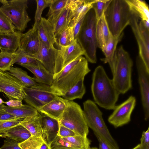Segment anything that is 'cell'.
<instances>
[{
  "mask_svg": "<svg viewBox=\"0 0 149 149\" xmlns=\"http://www.w3.org/2000/svg\"><path fill=\"white\" fill-rule=\"evenodd\" d=\"M90 71L85 58L78 57L54 74L50 86L52 92L58 96L63 95Z\"/></svg>",
  "mask_w": 149,
  "mask_h": 149,
  "instance_id": "cell-1",
  "label": "cell"
},
{
  "mask_svg": "<svg viewBox=\"0 0 149 149\" xmlns=\"http://www.w3.org/2000/svg\"><path fill=\"white\" fill-rule=\"evenodd\" d=\"M91 88L96 104L107 110L114 109L120 94L101 65L96 67L93 73Z\"/></svg>",
  "mask_w": 149,
  "mask_h": 149,
  "instance_id": "cell-2",
  "label": "cell"
},
{
  "mask_svg": "<svg viewBox=\"0 0 149 149\" xmlns=\"http://www.w3.org/2000/svg\"><path fill=\"white\" fill-rule=\"evenodd\" d=\"M97 19L94 9L91 8L85 15L81 29L77 37L84 55L88 62L95 63L96 50L98 47L96 35Z\"/></svg>",
  "mask_w": 149,
  "mask_h": 149,
  "instance_id": "cell-3",
  "label": "cell"
},
{
  "mask_svg": "<svg viewBox=\"0 0 149 149\" xmlns=\"http://www.w3.org/2000/svg\"><path fill=\"white\" fill-rule=\"evenodd\" d=\"M114 69L112 81L120 94H124L132 88V74L133 62L128 53L121 45L114 56Z\"/></svg>",
  "mask_w": 149,
  "mask_h": 149,
  "instance_id": "cell-4",
  "label": "cell"
},
{
  "mask_svg": "<svg viewBox=\"0 0 149 149\" xmlns=\"http://www.w3.org/2000/svg\"><path fill=\"white\" fill-rule=\"evenodd\" d=\"M132 12L125 0H111L104 15L111 35L118 38L129 25Z\"/></svg>",
  "mask_w": 149,
  "mask_h": 149,
  "instance_id": "cell-5",
  "label": "cell"
},
{
  "mask_svg": "<svg viewBox=\"0 0 149 149\" xmlns=\"http://www.w3.org/2000/svg\"><path fill=\"white\" fill-rule=\"evenodd\" d=\"M84 116L88 127L100 135L112 149H119L102 117V113L94 101L88 100L83 103Z\"/></svg>",
  "mask_w": 149,
  "mask_h": 149,
  "instance_id": "cell-6",
  "label": "cell"
},
{
  "mask_svg": "<svg viewBox=\"0 0 149 149\" xmlns=\"http://www.w3.org/2000/svg\"><path fill=\"white\" fill-rule=\"evenodd\" d=\"M60 125L74 131L77 135L87 137L88 127L80 106L72 101H68L66 107L58 120Z\"/></svg>",
  "mask_w": 149,
  "mask_h": 149,
  "instance_id": "cell-7",
  "label": "cell"
},
{
  "mask_svg": "<svg viewBox=\"0 0 149 149\" xmlns=\"http://www.w3.org/2000/svg\"><path fill=\"white\" fill-rule=\"evenodd\" d=\"M2 6L0 10L10 19L15 29L24 31L31 19L27 10V0H1Z\"/></svg>",
  "mask_w": 149,
  "mask_h": 149,
  "instance_id": "cell-8",
  "label": "cell"
},
{
  "mask_svg": "<svg viewBox=\"0 0 149 149\" xmlns=\"http://www.w3.org/2000/svg\"><path fill=\"white\" fill-rule=\"evenodd\" d=\"M132 12L129 25L135 36L139 47V56L149 71V29L143 21Z\"/></svg>",
  "mask_w": 149,
  "mask_h": 149,
  "instance_id": "cell-9",
  "label": "cell"
},
{
  "mask_svg": "<svg viewBox=\"0 0 149 149\" xmlns=\"http://www.w3.org/2000/svg\"><path fill=\"white\" fill-rule=\"evenodd\" d=\"M25 86L9 72L0 71V92L10 100L22 101L25 97L24 88Z\"/></svg>",
  "mask_w": 149,
  "mask_h": 149,
  "instance_id": "cell-10",
  "label": "cell"
},
{
  "mask_svg": "<svg viewBox=\"0 0 149 149\" xmlns=\"http://www.w3.org/2000/svg\"><path fill=\"white\" fill-rule=\"evenodd\" d=\"M136 103L135 97L131 95L120 104L116 105L108 117V122L115 128L128 123L131 121V114Z\"/></svg>",
  "mask_w": 149,
  "mask_h": 149,
  "instance_id": "cell-11",
  "label": "cell"
},
{
  "mask_svg": "<svg viewBox=\"0 0 149 149\" xmlns=\"http://www.w3.org/2000/svg\"><path fill=\"white\" fill-rule=\"evenodd\" d=\"M24 91L26 103L38 111L42 107L58 96L52 92L50 87L46 88L25 87Z\"/></svg>",
  "mask_w": 149,
  "mask_h": 149,
  "instance_id": "cell-12",
  "label": "cell"
},
{
  "mask_svg": "<svg viewBox=\"0 0 149 149\" xmlns=\"http://www.w3.org/2000/svg\"><path fill=\"white\" fill-rule=\"evenodd\" d=\"M59 47L60 49L58 50L54 63V74L58 72L67 65L84 54L77 39L68 45Z\"/></svg>",
  "mask_w": 149,
  "mask_h": 149,
  "instance_id": "cell-13",
  "label": "cell"
},
{
  "mask_svg": "<svg viewBox=\"0 0 149 149\" xmlns=\"http://www.w3.org/2000/svg\"><path fill=\"white\" fill-rule=\"evenodd\" d=\"M136 63L144 118L147 121L149 118V71L139 56Z\"/></svg>",
  "mask_w": 149,
  "mask_h": 149,
  "instance_id": "cell-14",
  "label": "cell"
},
{
  "mask_svg": "<svg viewBox=\"0 0 149 149\" xmlns=\"http://www.w3.org/2000/svg\"><path fill=\"white\" fill-rule=\"evenodd\" d=\"M40 44L37 28L33 26L26 33H22L19 49L34 58L39 52Z\"/></svg>",
  "mask_w": 149,
  "mask_h": 149,
  "instance_id": "cell-15",
  "label": "cell"
},
{
  "mask_svg": "<svg viewBox=\"0 0 149 149\" xmlns=\"http://www.w3.org/2000/svg\"><path fill=\"white\" fill-rule=\"evenodd\" d=\"M40 49L34 57L51 73L54 74V66L58 49L54 46L49 47L40 40Z\"/></svg>",
  "mask_w": 149,
  "mask_h": 149,
  "instance_id": "cell-16",
  "label": "cell"
},
{
  "mask_svg": "<svg viewBox=\"0 0 149 149\" xmlns=\"http://www.w3.org/2000/svg\"><path fill=\"white\" fill-rule=\"evenodd\" d=\"M41 115L42 137L50 148L52 143L58 136L59 123L57 120L45 115Z\"/></svg>",
  "mask_w": 149,
  "mask_h": 149,
  "instance_id": "cell-17",
  "label": "cell"
},
{
  "mask_svg": "<svg viewBox=\"0 0 149 149\" xmlns=\"http://www.w3.org/2000/svg\"><path fill=\"white\" fill-rule=\"evenodd\" d=\"M95 0H69L68 5L72 13V17L69 26L73 27L76 23L83 18L92 8Z\"/></svg>",
  "mask_w": 149,
  "mask_h": 149,
  "instance_id": "cell-18",
  "label": "cell"
},
{
  "mask_svg": "<svg viewBox=\"0 0 149 149\" xmlns=\"http://www.w3.org/2000/svg\"><path fill=\"white\" fill-rule=\"evenodd\" d=\"M68 101L58 96L41 108L38 112L58 120L67 106Z\"/></svg>",
  "mask_w": 149,
  "mask_h": 149,
  "instance_id": "cell-19",
  "label": "cell"
},
{
  "mask_svg": "<svg viewBox=\"0 0 149 149\" xmlns=\"http://www.w3.org/2000/svg\"><path fill=\"white\" fill-rule=\"evenodd\" d=\"M22 34V32L18 31L7 33L0 32L1 52H15L20 48Z\"/></svg>",
  "mask_w": 149,
  "mask_h": 149,
  "instance_id": "cell-20",
  "label": "cell"
},
{
  "mask_svg": "<svg viewBox=\"0 0 149 149\" xmlns=\"http://www.w3.org/2000/svg\"><path fill=\"white\" fill-rule=\"evenodd\" d=\"M37 31L40 40L48 47H53L55 44L58 45L54 27L47 19L41 18Z\"/></svg>",
  "mask_w": 149,
  "mask_h": 149,
  "instance_id": "cell-21",
  "label": "cell"
},
{
  "mask_svg": "<svg viewBox=\"0 0 149 149\" xmlns=\"http://www.w3.org/2000/svg\"><path fill=\"white\" fill-rule=\"evenodd\" d=\"M22 66L27 69L35 76L34 79L37 82L51 86L54 74L47 70L39 61L34 64H23Z\"/></svg>",
  "mask_w": 149,
  "mask_h": 149,
  "instance_id": "cell-22",
  "label": "cell"
},
{
  "mask_svg": "<svg viewBox=\"0 0 149 149\" xmlns=\"http://www.w3.org/2000/svg\"><path fill=\"white\" fill-rule=\"evenodd\" d=\"M122 36L118 37H113L111 35L102 50L105 57L100 59L104 63H108L113 74L114 69V54L116 49L117 45L120 41Z\"/></svg>",
  "mask_w": 149,
  "mask_h": 149,
  "instance_id": "cell-23",
  "label": "cell"
},
{
  "mask_svg": "<svg viewBox=\"0 0 149 149\" xmlns=\"http://www.w3.org/2000/svg\"><path fill=\"white\" fill-rule=\"evenodd\" d=\"M9 73L19 80L25 86L28 87H36L40 88H46L50 86L37 82L33 78L29 76L25 71L21 68L11 67Z\"/></svg>",
  "mask_w": 149,
  "mask_h": 149,
  "instance_id": "cell-24",
  "label": "cell"
},
{
  "mask_svg": "<svg viewBox=\"0 0 149 149\" xmlns=\"http://www.w3.org/2000/svg\"><path fill=\"white\" fill-rule=\"evenodd\" d=\"M68 4L52 24L54 27V35L56 38L69 26L72 14Z\"/></svg>",
  "mask_w": 149,
  "mask_h": 149,
  "instance_id": "cell-25",
  "label": "cell"
},
{
  "mask_svg": "<svg viewBox=\"0 0 149 149\" xmlns=\"http://www.w3.org/2000/svg\"><path fill=\"white\" fill-rule=\"evenodd\" d=\"M42 115L39 113L36 115L24 118L20 125L25 127L31 136L42 137Z\"/></svg>",
  "mask_w": 149,
  "mask_h": 149,
  "instance_id": "cell-26",
  "label": "cell"
},
{
  "mask_svg": "<svg viewBox=\"0 0 149 149\" xmlns=\"http://www.w3.org/2000/svg\"><path fill=\"white\" fill-rule=\"evenodd\" d=\"M31 136L30 132L20 124L13 127L3 133H0V137L9 138L19 143L25 141Z\"/></svg>",
  "mask_w": 149,
  "mask_h": 149,
  "instance_id": "cell-27",
  "label": "cell"
},
{
  "mask_svg": "<svg viewBox=\"0 0 149 149\" xmlns=\"http://www.w3.org/2000/svg\"><path fill=\"white\" fill-rule=\"evenodd\" d=\"M96 35L98 47L102 49L111 35L104 14L100 19L97 20L96 28Z\"/></svg>",
  "mask_w": 149,
  "mask_h": 149,
  "instance_id": "cell-28",
  "label": "cell"
},
{
  "mask_svg": "<svg viewBox=\"0 0 149 149\" xmlns=\"http://www.w3.org/2000/svg\"><path fill=\"white\" fill-rule=\"evenodd\" d=\"M131 11L141 20L149 21V9L148 5L144 1L125 0Z\"/></svg>",
  "mask_w": 149,
  "mask_h": 149,
  "instance_id": "cell-29",
  "label": "cell"
},
{
  "mask_svg": "<svg viewBox=\"0 0 149 149\" xmlns=\"http://www.w3.org/2000/svg\"><path fill=\"white\" fill-rule=\"evenodd\" d=\"M4 109L16 118H24L35 115L38 113L36 109L28 104H23L21 107H17L5 106Z\"/></svg>",
  "mask_w": 149,
  "mask_h": 149,
  "instance_id": "cell-30",
  "label": "cell"
},
{
  "mask_svg": "<svg viewBox=\"0 0 149 149\" xmlns=\"http://www.w3.org/2000/svg\"><path fill=\"white\" fill-rule=\"evenodd\" d=\"M69 0H52L46 16L52 24L63 9L67 6Z\"/></svg>",
  "mask_w": 149,
  "mask_h": 149,
  "instance_id": "cell-31",
  "label": "cell"
},
{
  "mask_svg": "<svg viewBox=\"0 0 149 149\" xmlns=\"http://www.w3.org/2000/svg\"><path fill=\"white\" fill-rule=\"evenodd\" d=\"M84 81V79L79 81L62 96L63 98L68 101H72L76 99H81L86 93Z\"/></svg>",
  "mask_w": 149,
  "mask_h": 149,
  "instance_id": "cell-32",
  "label": "cell"
},
{
  "mask_svg": "<svg viewBox=\"0 0 149 149\" xmlns=\"http://www.w3.org/2000/svg\"><path fill=\"white\" fill-rule=\"evenodd\" d=\"M17 55V51L14 53L0 52V71H9L14 64V61Z\"/></svg>",
  "mask_w": 149,
  "mask_h": 149,
  "instance_id": "cell-33",
  "label": "cell"
},
{
  "mask_svg": "<svg viewBox=\"0 0 149 149\" xmlns=\"http://www.w3.org/2000/svg\"><path fill=\"white\" fill-rule=\"evenodd\" d=\"M58 37V46H65L70 45L74 40L73 27L69 26L63 31Z\"/></svg>",
  "mask_w": 149,
  "mask_h": 149,
  "instance_id": "cell-34",
  "label": "cell"
},
{
  "mask_svg": "<svg viewBox=\"0 0 149 149\" xmlns=\"http://www.w3.org/2000/svg\"><path fill=\"white\" fill-rule=\"evenodd\" d=\"M61 138L63 140L73 145L88 149L91 148L90 145L91 141L87 136L75 135L68 137Z\"/></svg>",
  "mask_w": 149,
  "mask_h": 149,
  "instance_id": "cell-35",
  "label": "cell"
},
{
  "mask_svg": "<svg viewBox=\"0 0 149 149\" xmlns=\"http://www.w3.org/2000/svg\"><path fill=\"white\" fill-rule=\"evenodd\" d=\"M45 142L42 137L31 136L19 145L22 149H38Z\"/></svg>",
  "mask_w": 149,
  "mask_h": 149,
  "instance_id": "cell-36",
  "label": "cell"
},
{
  "mask_svg": "<svg viewBox=\"0 0 149 149\" xmlns=\"http://www.w3.org/2000/svg\"><path fill=\"white\" fill-rule=\"evenodd\" d=\"M37 7L34 17V23L33 27L37 28L41 20L42 14L44 10L47 7H49L52 0H36Z\"/></svg>",
  "mask_w": 149,
  "mask_h": 149,
  "instance_id": "cell-37",
  "label": "cell"
},
{
  "mask_svg": "<svg viewBox=\"0 0 149 149\" xmlns=\"http://www.w3.org/2000/svg\"><path fill=\"white\" fill-rule=\"evenodd\" d=\"M15 28L10 19L0 10V32H14Z\"/></svg>",
  "mask_w": 149,
  "mask_h": 149,
  "instance_id": "cell-38",
  "label": "cell"
},
{
  "mask_svg": "<svg viewBox=\"0 0 149 149\" xmlns=\"http://www.w3.org/2000/svg\"><path fill=\"white\" fill-rule=\"evenodd\" d=\"M111 0H95L92 4L97 19H100L104 14Z\"/></svg>",
  "mask_w": 149,
  "mask_h": 149,
  "instance_id": "cell-39",
  "label": "cell"
},
{
  "mask_svg": "<svg viewBox=\"0 0 149 149\" xmlns=\"http://www.w3.org/2000/svg\"><path fill=\"white\" fill-rule=\"evenodd\" d=\"M50 149H88L73 145L58 136L52 143Z\"/></svg>",
  "mask_w": 149,
  "mask_h": 149,
  "instance_id": "cell-40",
  "label": "cell"
},
{
  "mask_svg": "<svg viewBox=\"0 0 149 149\" xmlns=\"http://www.w3.org/2000/svg\"><path fill=\"white\" fill-rule=\"evenodd\" d=\"M17 51L18 55L15 60L14 63H16L21 65L34 64L38 61L35 58L27 55L19 49Z\"/></svg>",
  "mask_w": 149,
  "mask_h": 149,
  "instance_id": "cell-41",
  "label": "cell"
},
{
  "mask_svg": "<svg viewBox=\"0 0 149 149\" xmlns=\"http://www.w3.org/2000/svg\"><path fill=\"white\" fill-rule=\"evenodd\" d=\"M24 119L16 118L8 120H0V133H3L13 127L19 124Z\"/></svg>",
  "mask_w": 149,
  "mask_h": 149,
  "instance_id": "cell-42",
  "label": "cell"
},
{
  "mask_svg": "<svg viewBox=\"0 0 149 149\" xmlns=\"http://www.w3.org/2000/svg\"><path fill=\"white\" fill-rule=\"evenodd\" d=\"M17 142L9 138H6L3 145L0 149H22Z\"/></svg>",
  "mask_w": 149,
  "mask_h": 149,
  "instance_id": "cell-43",
  "label": "cell"
},
{
  "mask_svg": "<svg viewBox=\"0 0 149 149\" xmlns=\"http://www.w3.org/2000/svg\"><path fill=\"white\" fill-rule=\"evenodd\" d=\"M140 149H149V129L143 132L140 139Z\"/></svg>",
  "mask_w": 149,
  "mask_h": 149,
  "instance_id": "cell-44",
  "label": "cell"
},
{
  "mask_svg": "<svg viewBox=\"0 0 149 149\" xmlns=\"http://www.w3.org/2000/svg\"><path fill=\"white\" fill-rule=\"evenodd\" d=\"M77 135L71 130L63 125H60L58 136L60 137H68Z\"/></svg>",
  "mask_w": 149,
  "mask_h": 149,
  "instance_id": "cell-45",
  "label": "cell"
},
{
  "mask_svg": "<svg viewBox=\"0 0 149 149\" xmlns=\"http://www.w3.org/2000/svg\"><path fill=\"white\" fill-rule=\"evenodd\" d=\"M94 133L99 143L98 149H112L100 135L96 133Z\"/></svg>",
  "mask_w": 149,
  "mask_h": 149,
  "instance_id": "cell-46",
  "label": "cell"
},
{
  "mask_svg": "<svg viewBox=\"0 0 149 149\" xmlns=\"http://www.w3.org/2000/svg\"><path fill=\"white\" fill-rule=\"evenodd\" d=\"M16 118L14 116L8 112L5 109L0 110V120H8Z\"/></svg>",
  "mask_w": 149,
  "mask_h": 149,
  "instance_id": "cell-47",
  "label": "cell"
},
{
  "mask_svg": "<svg viewBox=\"0 0 149 149\" xmlns=\"http://www.w3.org/2000/svg\"><path fill=\"white\" fill-rule=\"evenodd\" d=\"M3 103L8 106L11 107H19L23 105L22 101L13 100H10L8 101L4 102Z\"/></svg>",
  "mask_w": 149,
  "mask_h": 149,
  "instance_id": "cell-48",
  "label": "cell"
},
{
  "mask_svg": "<svg viewBox=\"0 0 149 149\" xmlns=\"http://www.w3.org/2000/svg\"><path fill=\"white\" fill-rule=\"evenodd\" d=\"M84 17L77 22L73 27L74 36V40L76 39L79 33L81 26Z\"/></svg>",
  "mask_w": 149,
  "mask_h": 149,
  "instance_id": "cell-49",
  "label": "cell"
},
{
  "mask_svg": "<svg viewBox=\"0 0 149 149\" xmlns=\"http://www.w3.org/2000/svg\"><path fill=\"white\" fill-rule=\"evenodd\" d=\"M5 106L3 104L0 105V110L4 109Z\"/></svg>",
  "mask_w": 149,
  "mask_h": 149,
  "instance_id": "cell-50",
  "label": "cell"
},
{
  "mask_svg": "<svg viewBox=\"0 0 149 149\" xmlns=\"http://www.w3.org/2000/svg\"><path fill=\"white\" fill-rule=\"evenodd\" d=\"M132 149H140V144H139Z\"/></svg>",
  "mask_w": 149,
  "mask_h": 149,
  "instance_id": "cell-51",
  "label": "cell"
},
{
  "mask_svg": "<svg viewBox=\"0 0 149 149\" xmlns=\"http://www.w3.org/2000/svg\"><path fill=\"white\" fill-rule=\"evenodd\" d=\"M4 101H3L2 99L0 98V105L3 104V103Z\"/></svg>",
  "mask_w": 149,
  "mask_h": 149,
  "instance_id": "cell-52",
  "label": "cell"
},
{
  "mask_svg": "<svg viewBox=\"0 0 149 149\" xmlns=\"http://www.w3.org/2000/svg\"><path fill=\"white\" fill-rule=\"evenodd\" d=\"M90 149H98V148L96 147H93L91 148Z\"/></svg>",
  "mask_w": 149,
  "mask_h": 149,
  "instance_id": "cell-53",
  "label": "cell"
}]
</instances>
